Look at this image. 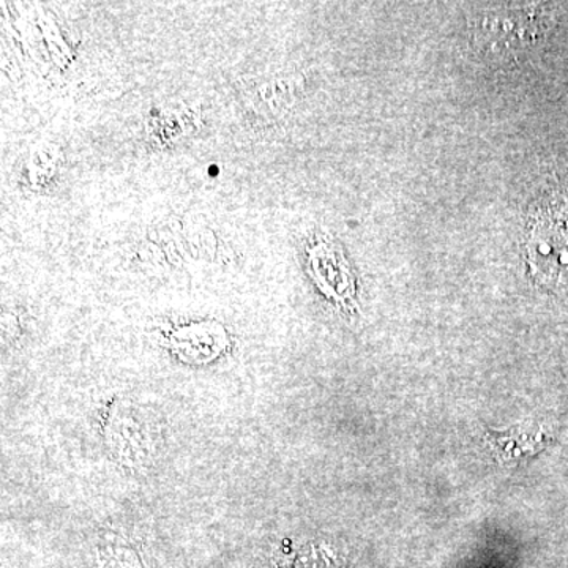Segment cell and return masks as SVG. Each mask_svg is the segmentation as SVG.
Returning a JSON list of instances; mask_svg holds the SVG:
<instances>
[{
	"mask_svg": "<svg viewBox=\"0 0 568 568\" xmlns=\"http://www.w3.org/2000/svg\"><path fill=\"white\" fill-rule=\"evenodd\" d=\"M528 257L537 282L549 293L568 298V204H552L538 215Z\"/></svg>",
	"mask_w": 568,
	"mask_h": 568,
	"instance_id": "obj_1",
	"label": "cell"
}]
</instances>
